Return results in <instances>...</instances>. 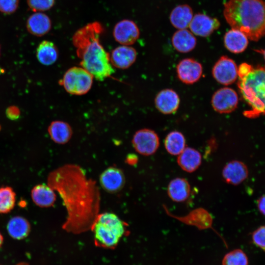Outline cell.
Wrapping results in <instances>:
<instances>
[{"mask_svg": "<svg viewBox=\"0 0 265 265\" xmlns=\"http://www.w3.org/2000/svg\"><path fill=\"white\" fill-rule=\"evenodd\" d=\"M126 179L123 171L115 167H109L100 175L99 182L102 188L107 192L115 193L124 186Z\"/></svg>", "mask_w": 265, "mask_h": 265, "instance_id": "7c38bea8", "label": "cell"}, {"mask_svg": "<svg viewBox=\"0 0 265 265\" xmlns=\"http://www.w3.org/2000/svg\"><path fill=\"white\" fill-rule=\"evenodd\" d=\"M19 0H0V12L6 14L15 12L17 9Z\"/></svg>", "mask_w": 265, "mask_h": 265, "instance_id": "1f68e13d", "label": "cell"}, {"mask_svg": "<svg viewBox=\"0 0 265 265\" xmlns=\"http://www.w3.org/2000/svg\"><path fill=\"white\" fill-rule=\"evenodd\" d=\"M128 224L117 215L111 212L99 213L91 230L96 246L114 249L128 232Z\"/></svg>", "mask_w": 265, "mask_h": 265, "instance_id": "277c9868", "label": "cell"}, {"mask_svg": "<svg viewBox=\"0 0 265 265\" xmlns=\"http://www.w3.org/2000/svg\"><path fill=\"white\" fill-rule=\"evenodd\" d=\"M164 146L168 153L178 156L186 148L185 137L181 132L172 131L166 135Z\"/></svg>", "mask_w": 265, "mask_h": 265, "instance_id": "4316f807", "label": "cell"}, {"mask_svg": "<svg viewBox=\"0 0 265 265\" xmlns=\"http://www.w3.org/2000/svg\"><path fill=\"white\" fill-rule=\"evenodd\" d=\"M132 141L135 150L143 156L154 154L159 145L158 135L155 131L149 129H142L136 131Z\"/></svg>", "mask_w": 265, "mask_h": 265, "instance_id": "52a82bcc", "label": "cell"}, {"mask_svg": "<svg viewBox=\"0 0 265 265\" xmlns=\"http://www.w3.org/2000/svg\"><path fill=\"white\" fill-rule=\"evenodd\" d=\"M16 193L10 186L0 187V213H7L14 208Z\"/></svg>", "mask_w": 265, "mask_h": 265, "instance_id": "83f0119b", "label": "cell"}, {"mask_svg": "<svg viewBox=\"0 0 265 265\" xmlns=\"http://www.w3.org/2000/svg\"><path fill=\"white\" fill-rule=\"evenodd\" d=\"M6 115L7 117L11 120H16L18 119L20 116V110L16 106H10L6 110Z\"/></svg>", "mask_w": 265, "mask_h": 265, "instance_id": "d6a6232c", "label": "cell"}, {"mask_svg": "<svg viewBox=\"0 0 265 265\" xmlns=\"http://www.w3.org/2000/svg\"><path fill=\"white\" fill-rule=\"evenodd\" d=\"M225 47L230 52L239 53L244 52L248 45V38L241 31L231 28L224 36Z\"/></svg>", "mask_w": 265, "mask_h": 265, "instance_id": "d6986e66", "label": "cell"}, {"mask_svg": "<svg viewBox=\"0 0 265 265\" xmlns=\"http://www.w3.org/2000/svg\"><path fill=\"white\" fill-rule=\"evenodd\" d=\"M48 132L51 139L59 144L67 143L73 134L71 126L68 123L60 120L52 122L48 127Z\"/></svg>", "mask_w": 265, "mask_h": 265, "instance_id": "7402d4cb", "label": "cell"}, {"mask_svg": "<svg viewBox=\"0 0 265 265\" xmlns=\"http://www.w3.org/2000/svg\"><path fill=\"white\" fill-rule=\"evenodd\" d=\"M223 15L231 28L257 41L265 35V1L264 0H229Z\"/></svg>", "mask_w": 265, "mask_h": 265, "instance_id": "3957f363", "label": "cell"}, {"mask_svg": "<svg viewBox=\"0 0 265 265\" xmlns=\"http://www.w3.org/2000/svg\"><path fill=\"white\" fill-rule=\"evenodd\" d=\"M93 79V76L85 69L74 66L65 72L59 83L69 94L80 96L89 91Z\"/></svg>", "mask_w": 265, "mask_h": 265, "instance_id": "8992f818", "label": "cell"}, {"mask_svg": "<svg viewBox=\"0 0 265 265\" xmlns=\"http://www.w3.org/2000/svg\"><path fill=\"white\" fill-rule=\"evenodd\" d=\"M201 161L200 153L190 147H186L177 158V163L179 166L188 173L196 170L201 165Z\"/></svg>", "mask_w": 265, "mask_h": 265, "instance_id": "ffe728a7", "label": "cell"}, {"mask_svg": "<svg viewBox=\"0 0 265 265\" xmlns=\"http://www.w3.org/2000/svg\"><path fill=\"white\" fill-rule=\"evenodd\" d=\"M167 193L172 201L176 202H184L190 195V186L186 179L176 178L169 183Z\"/></svg>", "mask_w": 265, "mask_h": 265, "instance_id": "cb8c5ba5", "label": "cell"}, {"mask_svg": "<svg viewBox=\"0 0 265 265\" xmlns=\"http://www.w3.org/2000/svg\"><path fill=\"white\" fill-rule=\"evenodd\" d=\"M16 265H29V264L26 262H21V263H18V264Z\"/></svg>", "mask_w": 265, "mask_h": 265, "instance_id": "f35d334b", "label": "cell"}, {"mask_svg": "<svg viewBox=\"0 0 265 265\" xmlns=\"http://www.w3.org/2000/svg\"><path fill=\"white\" fill-rule=\"evenodd\" d=\"M258 51L259 53H262L264 56V58L265 59V49H264V50H258L257 51Z\"/></svg>", "mask_w": 265, "mask_h": 265, "instance_id": "8d00e7d4", "label": "cell"}, {"mask_svg": "<svg viewBox=\"0 0 265 265\" xmlns=\"http://www.w3.org/2000/svg\"><path fill=\"white\" fill-rule=\"evenodd\" d=\"M253 68L250 65L246 63L241 64L238 67V77L241 78L249 73Z\"/></svg>", "mask_w": 265, "mask_h": 265, "instance_id": "836d02e7", "label": "cell"}, {"mask_svg": "<svg viewBox=\"0 0 265 265\" xmlns=\"http://www.w3.org/2000/svg\"><path fill=\"white\" fill-rule=\"evenodd\" d=\"M257 207L259 212L265 216V194L260 197L258 200Z\"/></svg>", "mask_w": 265, "mask_h": 265, "instance_id": "e575fe53", "label": "cell"}, {"mask_svg": "<svg viewBox=\"0 0 265 265\" xmlns=\"http://www.w3.org/2000/svg\"><path fill=\"white\" fill-rule=\"evenodd\" d=\"M220 26V22L217 18H212L205 14L197 13L193 16L189 27L193 34L205 37L210 36Z\"/></svg>", "mask_w": 265, "mask_h": 265, "instance_id": "4fadbf2b", "label": "cell"}, {"mask_svg": "<svg viewBox=\"0 0 265 265\" xmlns=\"http://www.w3.org/2000/svg\"><path fill=\"white\" fill-rule=\"evenodd\" d=\"M176 72L178 79L186 84L196 82L201 78L203 67L197 60L190 58L181 60L177 65Z\"/></svg>", "mask_w": 265, "mask_h": 265, "instance_id": "8fae6325", "label": "cell"}, {"mask_svg": "<svg viewBox=\"0 0 265 265\" xmlns=\"http://www.w3.org/2000/svg\"><path fill=\"white\" fill-rule=\"evenodd\" d=\"M222 175L224 181L227 184L236 186L246 180L248 176V170L242 161L232 160L225 165Z\"/></svg>", "mask_w": 265, "mask_h": 265, "instance_id": "2e32d148", "label": "cell"}, {"mask_svg": "<svg viewBox=\"0 0 265 265\" xmlns=\"http://www.w3.org/2000/svg\"><path fill=\"white\" fill-rule=\"evenodd\" d=\"M27 31L36 36H42L48 33L52 28V22L49 17L41 12L31 15L26 24Z\"/></svg>", "mask_w": 265, "mask_h": 265, "instance_id": "e0dca14e", "label": "cell"}, {"mask_svg": "<svg viewBox=\"0 0 265 265\" xmlns=\"http://www.w3.org/2000/svg\"><path fill=\"white\" fill-rule=\"evenodd\" d=\"M252 239L257 246L265 250V225L259 227L253 232Z\"/></svg>", "mask_w": 265, "mask_h": 265, "instance_id": "4dcf8cb0", "label": "cell"}, {"mask_svg": "<svg viewBox=\"0 0 265 265\" xmlns=\"http://www.w3.org/2000/svg\"><path fill=\"white\" fill-rule=\"evenodd\" d=\"M36 55L40 63L49 66L52 65L57 60L58 57V50L53 42L44 40L38 46Z\"/></svg>", "mask_w": 265, "mask_h": 265, "instance_id": "484cf974", "label": "cell"}, {"mask_svg": "<svg viewBox=\"0 0 265 265\" xmlns=\"http://www.w3.org/2000/svg\"><path fill=\"white\" fill-rule=\"evenodd\" d=\"M31 197L34 203L41 208L53 206L56 199L55 191L48 184H38L31 191Z\"/></svg>", "mask_w": 265, "mask_h": 265, "instance_id": "ac0fdd59", "label": "cell"}, {"mask_svg": "<svg viewBox=\"0 0 265 265\" xmlns=\"http://www.w3.org/2000/svg\"><path fill=\"white\" fill-rule=\"evenodd\" d=\"M212 75L218 83L229 85L233 83L238 77V67L232 59L223 55L213 65Z\"/></svg>", "mask_w": 265, "mask_h": 265, "instance_id": "ba28073f", "label": "cell"}, {"mask_svg": "<svg viewBox=\"0 0 265 265\" xmlns=\"http://www.w3.org/2000/svg\"><path fill=\"white\" fill-rule=\"evenodd\" d=\"M222 265H248L246 255L241 249H236L227 253L224 257Z\"/></svg>", "mask_w": 265, "mask_h": 265, "instance_id": "f1b7e54d", "label": "cell"}, {"mask_svg": "<svg viewBox=\"0 0 265 265\" xmlns=\"http://www.w3.org/2000/svg\"><path fill=\"white\" fill-rule=\"evenodd\" d=\"M178 94L172 89H164L160 91L155 99V104L157 109L164 114L175 112L180 105Z\"/></svg>", "mask_w": 265, "mask_h": 265, "instance_id": "9a60e30c", "label": "cell"}, {"mask_svg": "<svg viewBox=\"0 0 265 265\" xmlns=\"http://www.w3.org/2000/svg\"><path fill=\"white\" fill-rule=\"evenodd\" d=\"M55 0H27L29 8L33 12L48 10L54 5Z\"/></svg>", "mask_w": 265, "mask_h": 265, "instance_id": "f546056e", "label": "cell"}, {"mask_svg": "<svg viewBox=\"0 0 265 265\" xmlns=\"http://www.w3.org/2000/svg\"><path fill=\"white\" fill-rule=\"evenodd\" d=\"M112 33L117 42L121 45L126 46L134 44L140 35V30L137 25L129 19H123L117 23Z\"/></svg>", "mask_w": 265, "mask_h": 265, "instance_id": "30bf717a", "label": "cell"}, {"mask_svg": "<svg viewBox=\"0 0 265 265\" xmlns=\"http://www.w3.org/2000/svg\"><path fill=\"white\" fill-rule=\"evenodd\" d=\"M137 57L136 50L131 46L120 45L109 54L110 62L113 67L126 69L131 67Z\"/></svg>", "mask_w": 265, "mask_h": 265, "instance_id": "5bb4252c", "label": "cell"}, {"mask_svg": "<svg viewBox=\"0 0 265 265\" xmlns=\"http://www.w3.org/2000/svg\"></svg>", "mask_w": 265, "mask_h": 265, "instance_id": "ab89813d", "label": "cell"}, {"mask_svg": "<svg viewBox=\"0 0 265 265\" xmlns=\"http://www.w3.org/2000/svg\"><path fill=\"white\" fill-rule=\"evenodd\" d=\"M193 17L191 7L186 4L176 6L170 13L169 19L172 25L178 29H186Z\"/></svg>", "mask_w": 265, "mask_h": 265, "instance_id": "44dd1931", "label": "cell"}, {"mask_svg": "<svg viewBox=\"0 0 265 265\" xmlns=\"http://www.w3.org/2000/svg\"></svg>", "mask_w": 265, "mask_h": 265, "instance_id": "60d3db41", "label": "cell"}, {"mask_svg": "<svg viewBox=\"0 0 265 265\" xmlns=\"http://www.w3.org/2000/svg\"><path fill=\"white\" fill-rule=\"evenodd\" d=\"M9 236L15 239H23L28 236L30 232V225L28 221L21 216L12 217L7 225Z\"/></svg>", "mask_w": 265, "mask_h": 265, "instance_id": "d4e9b609", "label": "cell"}, {"mask_svg": "<svg viewBox=\"0 0 265 265\" xmlns=\"http://www.w3.org/2000/svg\"><path fill=\"white\" fill-rule=\"evenodd\" d=\"M194 34L186 29H178L172 37L174 48L179 52L186 53L192 51L196 45Z\"/></svg>", "mask_w": 265, "mask_h": 265, "instance_id": "603a6c76", "label": "cell"}, {"mask_svg": "<svg viewBox=\"0 0 265 265\" xmlns=\"http://www.w3.org/2000/svg\"><path fill=\"white\" fill-rule=\"evenodd\" d=\"M47 184L58 193L66 209L62 229L74 234L90 230L100 213L101 196L96 182L88 179L79 165L66 164L50 173Z\"/></svg>", "mask_w": 265, "mask_h": 265, "instance_id": "6da1fadb", "label": "cell"}, {"mask_svg": "<svg viewBox=\"0 0 265 265\" xmlns=\"http://www.w3.org/2000/svg\"><path fill=\"white\" fill-rule=\"evenodd\" d=\"M103 31L102 24L95 21L79 28L72 36V43L80 60V66L100 81L110 77L114 72L110 62L109 54L100 41Z\"/></svg>", "mask_w": 265, "mask_h": 265, "instance_id": "7a4b0ae2", "label": "cell"}, {"mask_svg": "<svg viewBox=\"0 0 265 265\" xmlns=\"http://www.w3.org/2000/svg\"><path fill=\"white\" fill-rule=\"evenodd\" d=\"M211 103L213 109L218 113H229L237 108L238 97L233 89L224 87L213 93Z\"/></svg>", "mask_w": 265, "mask_h": 265, "instance_id": "9c48e42d", "label": "cell"}, {"mask_svg": "<svg viewBox=\"0 0 265 265\" xmlns=\"http://www.w3.org/2000/svg\"><path fill=\"white\" fill-rule=\"evenodd\" d=\"M3 241V238L2 237V235L0 233V247H1Z\"/></svg>", "mask_w": 265, "mask_h": 265, "instance_id": "74e56055", "label": "cell"}, {"mask_svg": "<svg viewBox=\"0 0 265 265\" xmlns=\"http://www.w3.org/2000/svg\"><path fill=\"white\" fill-rule=\"evenodd\" d=\"M137 159L134 155H129L127 158V161L130 164H134L137 162Z\"/></svg>", "mask_w": 265, "mask_h": 265, "instance_id": "d590c367", "label": "cell"}, {"mask_svg": "<svg viewBox=\"0 0 265 265\" xmlns=\"http://www.w3.org/2000/svg\"><path fill=\"white\" fill-rule=\"evenodd\" d=\"M238 87L254 113H265V68H252L246 75L239 79Z\"/></svg>", "mask_w": 265, "mask_h": 265, "instance_id": "5b68a950", "label": "cell"}]
</instances>
